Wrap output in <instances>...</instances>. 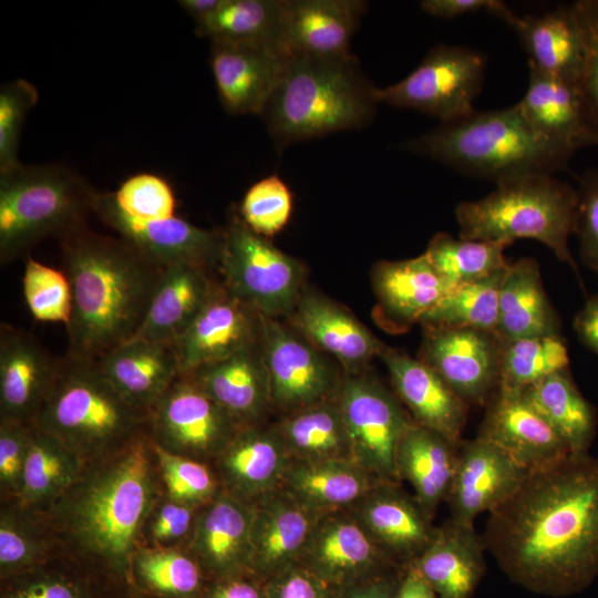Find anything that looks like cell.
<instances>
[{"instance_id": "obj_37", "label": "cell", "mask_w": 598, "mask_h": 598, "mask_svg": "<svg viewBox=\"0 0 598 598\" xmlns=\"http://www.w3.org/2000/svg\"><path fill=\"white\" fill-rule=\"evenodd\" d=\"M379 483L353 460H290L280 489L306 508L324 513L349 508Z\"/></svg>"}, {"instance_id": "obj_60", "label": "cell", "mask_w": 598, "mask_h": 598, "mask_svg": "<svg viewBox=\"0 0 598 598\" xmlns=\"http://www.w3.org/2000/svg\"><path fill=\"white\" fill-rule=\"evenodd\" d=\"M2 598H81L79 589L58 577L25 580L10 588Z\"/></svg>"}, {"instance_id": "obj_50", "label": "cell", "mask_w": 598, "mask_h": 598, "mask_svg": "<svg viewBox=\"0 0 598 598\" xmlns=\"http://www.w3.org/2000/svg\"><path fill=\"white\" fill-rule=\"evenodd\" d=\"M115 206L130 218L165 220L175 217L176 198L162 177L142 173L128 177L117 190L111 192Z\"/></svg>"}, {"instance_id": "obj_2", "label": "cell", "mask_w": 598, "mask_h": 598, "mask_svg": "<svg viewBox=\"0 0 598 598\" xmlns=\"http://www.w3.org/2000/svg\"><path fill=\"white\" fill-rule=\"evenodd\" d=\"M72 291L70 357L95 362L137 332L163 268L84 224L59 238Z\"/></svg>"}, {"instance_id": "obj_11", "label": "cell", "mask_w": 598, "mask_h": 598, "mask_svg": "<svg viewBox=\"0 0 598 598\" xmlns=\"http://www.w3.org/2000/svg\"><path fill=\"white\" fill-rule=\"evenodd\" d=\"M337 401L348 433L352 460L380 482L400 483L395 454L413 422L401 401L375 378L344 374Z\"/></svg>"}, {"instance_id": "obj_56", "label": "cell", "mask_w": 598, "mask_h": 598, "mask_svg": "<svg viewBox=\"0 0 598 598\" xmlns=\"http://www.w3.org/2000/svg\"><path fill=\"white\" fill-rule=\"evenodd\" d=\"M200 507L168 498L158 505L148 534L157 544L175 542L192 533Z\"/></svg>"}, {"instance_id": "obj_4", "label": "cell", "mask_w": 598, "mask_h": 598, "mask_svg": "<svg viewBox=\"0 0 598 598\" xmlns=\"http://www.w3.org/2000/svg\"><path fill=\"white\" fill-rule=\"evenodd\" d=\"M150 443L138 434L78 481L63 502L66 526L87 553L122 569L154 503Z\"/></svg>"}, {"instance_id": "obj_28", "label": "cell", "mask_w": 598, "mask_h": 598, "mask_svg": "<svg viewBox=\"0 0 598 598\" xmlns=\"http://www.w3.org/2000/svg\"><path fill=\"white\" fill-rule=\"evenodd\" d=\"M184 374L224 408L239 427L260 423L272 408L260 342Z\"/></svg>"}, {"instance_id": "obj_24", "label": "cell", "mask_w": 598, "mask_h": 598, "mask_svg": "<svg viewBox=\"0 0 598 598\" xmlns=\"http://www.w3.org/2000/svg\"><path fill=\"white\" fill-rule=\"evenodd\" d=\"M59 357H53L30 332L0 327V417L33 425L53 381Z\"/></svg>"}, {"instance_id": "obj_62", "label": "cell", "mask_w": 598, "mask_h": 598, "mask_svg": "<svg viewBox=\"0 0 598 598\" xmlns=\"http://www.w3.org/2000/svg\"><path fill=\"white\" fill-rule=\"evenodd\" d=\"M208 598H267V596L266 589H261L255 581L233 575L217 582Z\"/></svg>"}, {"instance_id": "obj_22", "label": "cell", "mask_w": 598, "mask_h": 598, "mask_svg": "<svg viewBox=\"0 0 598 598\" xmlns=\"http://www.w3.org/2000/svg\"><path fill=\"white\" fill-rule=\"evenodd\" d=\"M477 437L498 446L526 471L571 454L551 425L516 390L498 388L493 394Z\"/></svg>"}, {"instance_id": "obj_39", "label": "cell", "mask_w": 598, "mask_h": 598, "mask_svg": "<svg viewBox=\"0 0 598 598\" xmlns=\"http://www.w3.org/2000/svg\"><path fill=\"white\" fill-rule=\"evenodd\" d=\"M275 425L290 460L303 462L352 460L337 396L285 414Z\"/></svg>"}, {"instance_id": "obj_20", "label": "cell", "mask_w": 598, "mask_h": 598, "mask_svg": "<svg viewBox=\"0 0 598 598\" xmlns=\"http://www.w3.org/2000/svg\"><path fill=\"white\" fill-rule=\"evenodd\" d=\"M260 315L214 281L204 306L174 343L181 373L260 342Z\"/></svg>"}, {"instance_id": "obj_1", "label": "cell", "mask_w": 598, "mask_h": 598, "mask_svg": "<svg viewBox=\"0 0 598 598\" xmlns=\"http://www.w3.org/2000/svg\"><path fill=\"white\" fill-rule=\"evenodd\" d=\"M482 539L515 584L551 597L584 591L598 576V458L568 454L528 471Z\"/></svg>"}, {"instance_id": "obj_25", "label": "cell", "mask_w": 598, "mask_h": 598, "mask_svg": "<svg viewBox=\"0 0 598 598\" xmlns=\"http://www.w3.org/2000/svg\"><path fill=\"white\" fill-rule=\"evenodd\" d=\"M288 319L317 349L336 358L344 374L362 373L386 349L348 309L307 289Z\"/></svg>"}, {"instance_id": "obj_10", "label": "cell", "mask_w": 598, "mask_h": 598, "mask_svg": "<svg viewBox=\"0 0 598 598\" xmlns=\"http://www.w3.org/2000/svg\"><path fill=\"white\" fill-rule=\"evenodd\" d=\"M485 69L480 51L439 44L404 79L375 87L374 95L378 103L416 110L446 123L474 111Z\"/></svg>"}, {"instance_id": "obj_17", "label": "cell", "mask_w": 598, "mask_h": 598, "mask_svg": "<svg viewBox=\"0 0 598 598\" xmlns=\"http://www.w3.org/2000/svg\"><path fill=\"white\" fill-rule=\"evenodd\" d=\"M349 509L380 551L401 568L411 566L436 533L433 517L400 483L380 482Z\"/></svg>"}, {"instance_id": "obj_53", "label": "cell", "mask_w": 598, "mask_h": 598, "mask_svg": "<svg viewBox=\"0 0 598 598\" xmlns=\"http://www.w3.org/2000/svg\"><path fill=\"white\" fill-rule=\"evenodd\" d=\"M41 546L27 525L8 511L0 520V568L8 575L30 566L40 555Z\"/></svg>"}, {"instance_id": "obj_42", "label": "cell", "mask_w": 598, "mask_h": 598, "mask_svg": "<svg viewBox=\"0 0 598 598\" xmlns=\"http://www.w3.org/2000/svg\"><path fill=\"white\" fill-rule=\"evenodd\" d=\"M283 0H224L195 24L198 37L235 43L282 44Z\"/></svg>"}, {"instance_id": "obj_36", "label": "cell", "mask_w": 598, "mask_h": 598, "mask_svg": "<svg viewBox=\"0 0 598 598\" xmlns=\"http://www.w3.org/2000/svg\"><path fill=\"white\" fill-rule=\"evenodd\" d=\"M458 444L414 421L400 439L395 454L398 476L410 483L431 517L448 495Z\"/></svg>"}, {"instance_id": "obj_35", "label": "cell", "mask_w": 598, "mask_h": 598, "mask_svg": "<svg viewBox=\"0 0 598 598\" xmlns=\"http://www.w3.org/2000/svg\"><path fill=\"white\" fill-rule=\"evenodd\" d=\"M214 281L209 269L200 266L178 264L164 268L133 338L174 344L204 306Z\"/></svg>"}, {"instance_id": "obj_64", "label": "cell", "mask_w": 598, "mask_h": 598, "mask_svg": "<svg viewBox=\"0 0 598 598\" xmlns=\"http://www.w3.org/2000/svg\"><path fill=\"white\" fill-rule=\"evenodd\" d=\"M177 3L197 24L216 12L224 0H181Z\"/></svg>"}, {"instance_id": "obj_58", "label": "cell", "mask_w": 598, "mask_h": 598, "mask_svg": "<svg viewBox=\"0 0 598 598\" xmlns=\"http://www.w3.org/2000/svg\"><path fill=\"white\" fill-rule=\"evenodd\" d=\"M420 7L425 13L442 19L487 12L511 25L516 17V13L501 0H423Z\"/></svg>"}, {"instance_id": "obj_12", "label": "cell", "mask_w": 598, "mask_h": 598, "mask_svg": "<svg viewBox=\"0 0 598 598\" xmlns=\"http://www.w3.org/2000/svg\"><path fill=\"white\" fill-rule=\"evenodd\" d=\"M147 423L155 445L202 462L216 460L240 429L184 373L150 409Z\"/></svg>"}, {"instance_id": "obj_63", "label": "cell", "mask_w": 598, "mask_h": 598, "mask_svg": "<svg viewBox=\"0 0 598 598\" xmlns=\"http://www.w3.org/2000/svg\"><path fill=\"white\" fill-rule=\"evenodd\" d=\"M393 598H437V596L421 574L411 565L405 569Z\"/></svg>"}, {"instance_id": "obj_5", "label": "cell", "mask_w": 598, "mask_h": 598, "mask_svg": "<svg viewBox=\"0 0 598 598\" xmlns=\"http://www.w3.org/2000/svg\"><path fill=\"white\" fill-rule=\"evenodd\" d=\"M405 150L495 183L565 169L570 155L542 137L517 105L476 111L408 141Z\"/></svg>"}, {"instance_id": "obj_32", "label": "cell", "mask_w": 598, "mask_h": 598, "mask_svg": "<svg viewBox=\"0 0 598 598\" xmlns=\"http://www.w3.org/2000/svg\"><path fill=\"white\" fill-rule=\"evenodd\" d=\"M95 363L118 394L145 414L181 374L174 344L134 338Z\"/></svg>"}, {"instance_id": "obj_34", "label": "cell", "mask_w": 598, "mask_h": 598, "mask_svg": "<svg viewBox=\"0 0 598 598\" xmlns=\"http://www.w3.org/2000/svg\"><path fill=\"white\" fill-rule=\"evenodd\" d=\"M511 27L528 55L529 68L581 82L585 41L571 4L542 14H516Z\"/></svg>"}, {"instance_id": "obj_49", "label": "cell", "mask_w": 598, "mask_h": 598, "mask_svg": "<svg viewBox=\"0 0 598 598\" xmlns=\"http://www.w3.org/2000/svg\"><path fill=\"white\" fill-rule=\"evenodd\" d=\"M292 195L288 186L276 175L255 183L245 194L239 215L256 234L270 238L289 221Z\"/></svg>"}, {"instance_id": "obj_14", "label": "cell", "mask_w": 598, "mask_h": 598, "mask_svg": "<svg viewBox=\"0 0 598 598\" xmlns=\"http://www.w3.org/2000/svg\"><path fill=\"white\" fill-rule=\"evenodd\" d=\"M419 359L468 405H484L499 388L502 339L495 332L423 327Z\"/></svg>"}, {"instance_id": "obj_18", "label": "cell", "mask_w": 598, "mask_h": 598, "mask_svg": "<svg viewBox=\"0 0 598 598\" xmlns=\"http://www.w3.org/2000/svg\"><path fill=\"white\" fill-rule=\"evenodd\" d=\"M290 54L275 43L210 42V69L225 111L261 115Z\"/></svg>"}, {"instance_id": "obj_30", "label": "cell", "mask_w": 598, "mask_h": 598, "mask_svg": "<svg viewBox=\"0 0 598 598\" xmlns=\"http://www.w3.org/2000/svg\"><path fill=\"white\" fill-rule=\"evenodd\" d=\"M320 514L306 508L280 488L256 502L250 570L271 578L298 564Z\"/></svg>"}, {"instance_id": "obj_31", "label": "cell", "mask_w": 598, "mask_h": 598, "mask_svg": "<svg viewBox=\"0 0 598 598\" xmlns=\"http://www.w3.org/2000/svg\"><path fill=\"white\" fill-rule=\"evenodd\" d=\"M367 4L361 0H283L282 44L292 54H350Z\"/></svg>"}, {"instance_id": "obj_16", "label": "cell", "mask_w": 598, "mask_h": 598, "mask_svg": "<svg viewBox=\"0 0 598 598\" xmlns=\"http://www.w3.org/2000/svg\"><path fill=\"white\" fill-rule=\"evenodd\" d=\"M298 564L329 587H343L398 567L380 551L349 508L318 516Z\"/></svg>"}, {"instance_id": "obj_44", "label": "cell", "mask_w": 598, "mask_h": 598, "mask_svg": "<svg viewBox=\"0 0 598 598\" xmlns=\"http://www.w3.org/2000/svg\"><path fill=\"white\" fill-rule=\"evenodd\" d=\"M507 245L484 240L454 238L437 233L424 254L435 270L452 286L476 281L508 267L504 251Z\"/></svg>"}, {"instance_id": "obj_43", "label": "cell", "mask_w": 598, "mask_h": 598, "mask_svg": "<svg viewBox=\"0 0 598 598\" xmlns=\"http://www.w3.org/2000/svg\"><path fill=\"white\" fill-rule=\"evenodd\" d=\"M507 268L453 288L420 323L423 327L468 328L496 333L499 292Z\"/></svg>"}, {"instance_id": "obj_27", "label": "cell", "mask_w": 598, "mask_h": 598, "mask_svg": "<svg viewBox=\"0 0 598 598\" xmlns=\"http://www.w3.org/2000/svg\"><path fill=\"white\" fill-rule=\"evenodd\" d=\"M380 358L399 400L408 408L412 420L458 444L468 405L435 370L419 358L388 347Z\"/></svg>"}, {"instance_id": "obj_46", "label": "cell", "mask_w": 598, "mask_h": 598, "mask_svg": "<svg viewBox=\"0 0 598 598\" xmlns=\"http://www.w3.org/2000/svg\"><path fill=\"white\" fill-rule=\"evenodd\" d=\"M22 292L31 316L43 322H69L72 309L70 281L63 270L25 258Z\"/></svg>"}, {"instance_id": "obj_26", "label": "cell", "mask_w": 598, "mask_h": 598, "mask_svg": "<svg viewBox=\"0 0 598 598\" xmlns=\"http://www.w3.org/2000/svg\"><path fill=\"white\" fill-rule=\"evenodd\" d=\"M221 488L255 504L280 488L290 462L276 425L240 427L215 460Z\"/></svg>"}, {"instance_id": "obj_38", "label": "cell", "mask_w": 598, "mask_h": 598, "mask_svg": "<svg viewBox=\"0 0 598 598\" xmlns=\"http://www.w3.org/2000/svg\"><path fill=\"white\" fill-rule=\"evenodd\" d=\"M559 332L560 321L545 293L538 262L533 258L511 262L499 292L497 336L508 341Z\"/></svg>"}, {"instance_id": "obj_8", "label": "cell", "mask_w": 598, "mask_h": 598, "mask_svg": "<svg viewBox=\"0 0 598 598\" xmlns=\"http://www.w3.org/2000/svg\"><path fill=\"white\" fill-rule=\"evenodd\" d=\"M99 192L61 164L18 166L0 173V262L30 256L43 239L86 224Z\"/></svg>"}, {"instance_id": "obj_21", "label": "cell", "mask_w": 598, "mask_h": 598, "mask_svg": "<svg viewBox=\"0 0 598 598\" xmlns=\"http://www.w3.org/2000/svg\"><path fill=\"white\" fill-rule=\"evenodd\" d=\"M528 471L507 453L485 440L460 442L453 481L446 502L450 518L474 524L508 499Z\"/></svg>"}, {"instance_id": "obj_23", "label": "cell", "mask_w": 598, "mask_h": 598, "mask_svg": "<svg viewBox=\"0 0 598 598\" xmlns=\"http://www.w3.org/2000/svg\"><path fill=\"white\" fill-rule=\"evenodd\" d=\"M371 282L377 298L374 319L393 333L421 322L453 289L424 252L410 259L377 262Z\"/></svg>"}, {"instance_id": "obj_33", "label": "cell", "mask_w": 598, "mask_h": 598, "mask_svg": "<svg viewBox=\"0 0 598 598\" xmlns=\"http://www.w3.org/2000/svg\"><path fill=\"white\" fill-rule=\"evenodd\" d=\"M484 549L474 524L448 518L412 566L437 598H471L485 571Z\"/></svg>"}, {"instance_id": "obj_59", "label": "cell", "mask_w": 598, "mask_h": 598, "mask_svg": "<svg viewBox=\"0 0 598 598\" xmlns=\"http://www.w3.org/2000/svg\"><path fill=\"white\" fill-rule=\"evenodd\" d=\"M406 568H392L375 576L339 587L337 598H393Z\"/></svg>"}, {"instance_id": "obj_29", "label": "cell", "mask_w": 598, "mask_h": 598, "mask_svg": "<svg viewBox=\"0 0 598 598\" xmlns=\"http://www.w3.org/2000/svg\"><path fill=\"white\" fill-rule=\"evenodd\" d=\"M254 504L221 491L200 507L189 548L202 568L224 577L250 570Z\"/></svg>"}, {"instance_id": "obj_54", "label": "cell", "mask_w": 598, "mask_h": 598, "mask_svg": "<svg viewBox=\"0 0 598 598\" xmlns=\"http://www.w3.org/2000/svg\"><path fill=\"white\" fill-rule=\"evenodd\" d=\"M33 425L0 420V482L18 495Z\"/></svg>"}, {"instance_id": "obj_13", "label": "cell", "mask_w": 598, "mask_h": 598, "mask_svg": "<svg viewBox=\"0 0 598 598\" xmlns=\"http://www.w3.org/2000/svg\"><path fill=\"white\" fill-rule=\"evenodd\" d=\"M260 348L272 408L285 414L337 396L341 377L324 353L291 326L260 315Z\"/></svg>"}, {"instance_id": "obj_48", "label": "cell", "mask_w": 598, "mask_h": 598, "mask_svg": "<svg viewBox=\"0 0 598 598\" xmlns=\"http://www.w3.org/2000/svg\"><path fill=\"white\" fill-rule=\"evenodd\" d=\"M135 564L142 580L163 595L188 597L202 584V567L194 557L179 551L144 549L136 554Z\"/></svg>"}, {"instance_id": "obj_40", "label": "cell", "mask_w": 598, "mask_h": 598, "mask_svg": "<svg viewBox=\"0 0 598 598\" xmlns=\"http://www.w3.org/2000/svg\"><path fill=\"white\" fill-rule=\"evenodd\" d=\"M522 392L561 437L571 454H588L596 434L597 414L567 370L554 373Z\"/></svg>"}, {"instance_id": "obj_61", "label": "cell", "mask_w": 598, "mask_h": 598, "mask_svg": "<svg viewBox=\"0 0 598 598\" xmlns=\"http://www.w3.org/2000/svg\"><path fill=\"white\" fill-rule=\"evenodd\" d=\"M574 328L580 340L598 354V293L587 299L575 317Z\"/></svg>"}, {"instance_id": "obj_6", "label": "cell", "mask_w": 598, "mask_h": 598, "mask_svg": "<svg viewBox=\"0 0 598 598\" xmlns=\"http://www.w3.org/2000/svg\"><path fill=\"white\" fill-rule=\"evenodd\" d=\"M146 422L147 414L130 405L95 362L65 354L59 357L33 425L84 460L117 452Z\"/></svg>"}, {"instance_id": "obj_41", "label": "cell", "mask_w": 598, "mask_h": 598, "mask_svg": "<svg viewBox=\"0 0 598 598\" xmlns=\"http://www.w3.org/2000/svg\"><path fill=\"white\" fill-rule=\"evenodd\" d=\"M82 461L56 437L33 425L19 497L29 506L55 502L80 480Z\"/></svg>"}, {"instance_id": "obj_7", "label": "cell", "mask_w": 598, "mask_h": 598, "mask_svg": "<svg viewBox=\"0 0 598 598\" xmlns=\"http://www.w3.org/2000/svg\"><path fill=\"white\" fill-rule=\"evenodd\" d=\"M495 184L485 197L457 205L460 238L507 246L517 239H534L577 270L569 249L577 189L549 174L522 175Z\"/></svg>"}, {"instance_id": "obj_9", "label": "cell", "mask_w": 598, "mask_h": 598, "mask_svg": "<svg viewBox=\"0 0 598 598\" xmlns=\"http://www.w3.org/2000/svg\"><path fill=\"white\" fill-rule=\"evenodd\" d=\"M217 268L224 286L261 316L288 317L305 290V268L252 231L239 213L223 229Z\"/></svg>"}, {"instance_id": "obj_47", "label": "cell", "mask_w": 598, "mask_h": 598, "mask_svg": "<svg viewBox=\"0 0 598 598\" xmlns=\"http://www.w3.org/2000/svg\"><path fill=\"white\" fill-rule=\"evenodd\" d=\"M168 498L203 507L221 491L206 462L171 453L152 442Z\"/></svg>"}, {"instance_id": "obj_19", "label": "cell", "mask_w": 598, "mask_h": 598, "mask_svg": "<svg viewBox=\"0 0 598 598\" xmlns=\"http://www.w3.org/2000/svg\"><path fill=\"white\" fill-rule=\"evenodd\" d=\"M516 105L542 137L570 156L598 145V124L581 82L529 68L528 86Z\"/></svg>"}, {"instance_id": "obj_57", "label": "cell", "mask_w": 598, "mask_h": 598, "mask_svg": "<svg viewBox=\"0 0 598 598\" xmlns=\"http://www.w3.org/2000/svg\"><path fill=\"white\" fill-rule=\"evenodd\" d=\"M265 589L267 598L330 597V587L299 564L269 578Z\"/></svg>"}, {"instance_id": "obj_55", "label": "cell", "mask_w": 598, "mask_h": 598, "mask_svg": "<svg viewBox=\"0 0 598 598\" xmlns=\"http://www.w3.org/2000/svg\"><path fill=\"white\" fill-rule=\"evenodd\" d=\"M585 41V66L581 84L598 124V0L571 3Z\"/></svg>"}, {"instance_id": "obj_45", "label": "cell", "mask_w": 598, "mask_h": 598, "mask_svg": "<svg viewBox=\"0 0 598 598\" xmlns=\"http://www.w3.org/2000/svg\"><path fill=\"white\" fill-rule=\"evenodd\" d=\"M499 388L523 391L567 370L569 358L560 334L502 340Z\"/></svg>"}, {"instance_id": "obj_15", "label": "cell", "mask_w": 598, "mask_h": 598, "mask_svg": "<svg viewBox=\"0 0 598 598\" xmlns=\"http://www.w3.org/2000/svg\"><path fill=\"white\" fill-rule=\"evenodd\" d=\"M94 213L120 238L159 268L190 264L217 268L223 229H206L181 218L137 220L115 206L111 193L97 194Z\"/></svg>"}, {"instance_id": "obj_51", "label": "cell", "mask_w": 598, "mask_h": 598, "mask_svg": "<svg viewBox=\"0 0 598 598\" xmlns=\"http://www.w3.org/2000/svg\"><path fill=\"white\" fill-rule=\"evenodd\" d=\"M39 99L35 86L24 79L4 83L0 89V173L21 162L18 150L28 113Z\"/></svg>"}, {"instance_id": "obj_3", "label": "cell", "mask_w": 598, "mask_h": 598, "mask_svg": "<svg viewBox=\"0 0 598 598\" xmlns=\"http://www.w3.org/2000/svg\"><path fill=\"white\" fill-rule=\"evenodd\" d=\"M374 85L352 54H290L262 114L276 146L360 128L379 104Z\"/></svg>"}, {"instance_id": "obj_52", "label": "cell", "mask_w": 598, "mask_h": 598, "mask_svg": "<svg viewBox=\"0 0 598 598\" xmlns=\"http://www.w3.org/2000/svg\"><path fill=\"white\" fill-rule=\"evenodd\" d=\"M574 235L584 262L598 275V169L579 179Z\"/></svg>"}]
</instances>
